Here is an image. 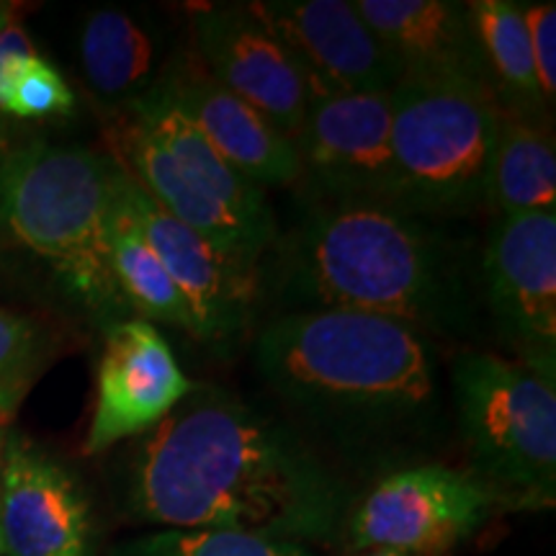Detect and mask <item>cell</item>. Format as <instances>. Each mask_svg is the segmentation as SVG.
<instances>
[{"mask_svg": "<svg viewBox=\"0 0 556 556\" xmlns=\"http://www.w3.org/2000/svg\"><path fill=\"white\" fill-rule=\"evenodd\" d=\"M124 507L176 531H240L325 544L351 516V490L307 438L217 387H193L135 438Z\"/></svg>", "mask_w": 556, "mask_h": 556, "instance_id": "6da1fadb", "label": "cell"}, {"mask_svg": "<svg viewBox=\"0 0 556 556\" xmlns=\"http://www.w3.org/2000/svg\"><path fill=\"white\" fill-rule=\"evenodd\" d=\"M255 371L304 438L356 462L413 454L441 433L435 345L361 312H283L255 340Z\"/></svg>", "mask_w": 556, "mask_h": 556, "instance_id": "7a4b0ae2", "label": "cell"}, {"mask_svg": "<svg viewBox=\"0 0 556 556\" xmlns=\"http://www.w3.org/2000/svg\"><path fill=\"white\" fill-rule=\"evenodd\" d=\"M274 294L287 312H361L422 336L467 330V263L446 235L397 208L312 206L281 240Z\"/></svg>", "mask_w": 556, "mask_h": 556, "instance_id": "3957f363", "label": "cell"}, {"mask_svg": "<svg viewBox=\"0 0 556 556\" xmlns=\"http://www.w3.org/2000/svg\"><path fill=\"white\" fill-rule=\"evenodd\" d=\"M114 178V160L75 144L31 139L0 157V235L45 258L101 315L124 304L109 261Z\"/></svg>", "mask_w": 556, "mask_h": 556, "instance_id": "277c9868", "label": "cell"}, {"mask_svg": "<svg viewBox=\"0 0 556 556\" xmlns=\"http://www.w3.org/2000/svg\"><path fill=\"white\" fill-rule=\"evenodd\" d=\"M451 402L471 475L497 507L556 503V392L518 361L464 351L451 361Z\"/></svg>", "mask_w": 556, "mask_h": 556, "instance_id": "5b68a950", "label": "cell"}, {"mask_svg": "<svg viewBox=\"0 0 556 556\" xmlns=\"http://www.w3.org/2000/svg\"><path fill=\"white\" fill-rule=\"evenodd\" d=\"M497 114L475 88L409 78L392 88V208L462 219L490 204Z\"/></svg>", "mask_w": 556, "mask_h": 556, "instance_id": "8992f818", "label": "cell"}, {"mask_svg": "<svg viewBox=\"0 0 556 556\" xmlns=\"http://www.w3.org/2000/svg\"><path fill=\"white\" fill-rule=\"evenodd\" d=\"M495 500L471 471L443 464L397 469L351 507L348 539L356 548L441 556L475 536Z\"/></svg>", "mask_w": 556, "mask_h": 556, "instance_id": "52a82bcc", "label": "cell"}, {"mask_svg": "<svg viewBox=\"0 0 556 556\" xmlns=\"http://www.w3.org/2000/svg\"><path fill=\"white\" fill-rule=\"evenodd\" d=\"M294 148L312 206L392 208V90L312 99Z\"/></svg>", "mask_w": 556, "mask_h": 556, "instance_id": "ba28073f", "label": "cell"}, {"mask_svg": "<svg viewBox=\"0 0 556 556\" xmlns=\"http://www.w3.org/2000/svg\"><path fill=\"white\" fill-rule=\"evenodd\" d=\"M486 309L518 364L556 379V212L503 217L482 255Z\"/></svg>", "mask_w": 556, "mask_h": 556, "instance_id": "9c48e42d", "label": "cell"}, {"mask_svg": "<svg viewBox=\"0 0 556 556\" xmlns=\"http://www.w3.org/2000/svg\"><path fill=\"white\" fill-rule=\"evenodd\" d=\"M245 9L281 41L307 78L309 101L389 93L405 73L348 0H261Z\"/></svg>", "mask_w": 556, "mask_h": 556, "instance_id": "30bf717a", "label": "cell"}, {"mask_svg": "<svg viewBox=\"0 0 556 556\" xmlns=\"http://www.w3.org/2000/svg\"><path fill=\"white\" fill-rule=\"evenodd\" d=\"M116 189L142 238L189 304L197 338L217 343L242 332L258 296V266L222 253L191 227L173 219L122 168Z\"/></svg>", "mask_w": 556, "mask_h": 556, "instance_id": "8fae6325", "label": "cell"}, {"mask_svg": "<svg viewBox=\"0 0 556 556\" xmlns=\"http://www.w3.org/2000/svg\"><path fill=\"white\" fill-rule=\"evenodd\" d=\"M191 31L201 67L296 139L307 116L309 88L294 54L245 5H197Z\"/></svg>", "mask_w": 556, "mask_h": 556, "instance_id": "7c38bea8", "label": "cell"}, {"mask_svg": "<svg viewBox=\"0 0 556 556\" xmlns=\"http://www.w3.org/2000/svg\"><path fill=\"white\" fill-rule=\"evenodd\" d=\"M193 381L150 319H124L109 328L99 366V392L83 451L88 456L144 435L165 420Z\"/></svg>", "mask_w": 556, "mask_h": 556, "instance_id": "4fadbf2b", "label": "cell"}, {"mask_svg": "<svg viewBox=\"0 0 556 556\" xmlns=\"http://www.w3.org/2000/svg\"><path fill=\"white\" fill-rule=\"evenodd\" d=\"M0 533L5 556H93V518L78 479L34 446L5 433L0 462Z\"/></svg>", "mask_w": 556, "mask_h": 556, "instance_id": "5bb4252c", "label": "cell"}, {"mask_svg": "<svg viewBox=\"0 0 556 556\" xmlns=\"http://www.w3.org/2000/svg\"><path fill=\"white\" fill-rule=\"evenodd\" d=\"M109 157L124 176L142 189L155 204L180 225L191 227L222 253L258 266V258L278 240V227H266L235 212L214 197L189 173L180 170L173 157L142 129L127 111L114 114L106 129Z\"/></svg>", "mask_w": 556, "mask_h": 556, "instance_id": "9a60e30c", "label": "cell"}, {"mask_svg": "<svg viewBox=\"0 0 556 556\" xmlns=\"http://www.w3.org/2000/svg\"><path fill=\"white\" fill-rule=\"evenodd\" d=\"M170 101L197 124L214 150L258 189H283L299 180L294 139L261 111L222 88L199 60L178 62L160 80Z\"/></svg>", "mask_w": 556, "mask_h": 556, "instance_id": "2e32d148", "label": "cell"}, {"mask_svg": "<svg viewBox=\"0 0 556 556\" xmlns=\"http://www.w3.org/2000/svg\"><path fill=\"white\" fill-rule=\"evenodd\" d=\"M409 80L451 83L490 96L469 5L458 0H353ZM402 78V80H405Z\"/></svg>", "mask_w": 556, "mask_h": 556, "instance_id": "e0dca14e", "label": "cell"}, {"mask_svg": "<svg viewBox=\"0 0 556 556\" xmlns=\"http://www.w3.org/2000/svg\"><path fill=\"white\" fill-rule=\"evenodd\" d=\"M80 65L88 88L114 114L142 101L165 75L155 29L122 9L88 13L80 29Z\"/></svg>", "mask_w": 556, "mask_h": 556, "instance_id": "ac0fdd59", "label": "cell"}, {"mask_svg": "<svg viewBox=\"0 0 556 556\" xmlns=\"http://www.w3.org/2000/svg\"><path fill=\"white\" fill-rule=\"evenodd\" d=\"M127 114L142 124V129L155 139V142L173 157V163L180 170H186L193 180H199L204 189L214 197L225 201L235 212L245 214L248 219L258 225L276 227L274 208H270L266 191L250 184L245 176H240L225 157L214 150V144L201 135L197 124L189 116H184L163 86H157L127 109Z\"/></svg>", "mask_w": 556, "mask_h": 556, "instance_id": "d6986e66", "label": "cell"}, {"mask_svg": "<svg viewBox=\"0 0 556 556\" xmlns=\"http://www.w3.org/2000/svg\"><path fill=\"white\" fill-rule=\"evenodd\" d=\"M467 5L484 54L492 101L500 114L548 127L552 109L539 90L523 9L513 0H475Z\"/></svg>", "mask_w": 556, "mask_h": 556, "instance_id": "ffe728a7", "label": "cell"}, {"mask_svg": "<svg viewBox=\"0 0 556 556\" xmlns=\"http://www.w3.org/2000/svg\"><path fill=\"white\" fill-rule=\"evenodd\" d=\"M490 204L503 217L556 212L554 135L541 124L497 114Z\"/></svg>", "mask_w": 556, "mask_h": 556, "instance_id": "44dd1931", "label": "cell"}, {"mask_svg": "<svg viewBox=\"0 0 556 556\" xmlns=\"http://www.w3.org/2000/svg\"><path fill=\"white\" fill-rule=\"evenodd\" d=\"M116 176H119V168H116ZM109 261L116 287L131 307H137L144 317L197 336L189 304L124 206L116 178L109 214Z\"/></svg>", "mask_w": 556, "mask_h": 556, "instance_id": "7402d4cb", "label": "cell"}, {"mask_svg": "<svg viewBox=\"0 0 556 556\" xmlns=\"http://www.w3.org/2000/svg\"><path fill=\"white\" fill-rule=\"evenodd\" d=\"M111 556H319L315 548L240 531H176L160 528L124 541Z\"/></svg>", "mask_w": 556, "mask_h": 556, "instance_id": "603a6c76", "label": "cell"}, {"mask_svg": "<svg viewBox=\"0 0 556 556\" xmlns=\"http://www.w3.org/2000/svg\"><path fill=\"white\" fill-rule=\"evenodd\" d=\"M47 364V332L31 317L0 309V426L16 415Z\"/></svg>", "mask_w": 556, "mask_h": 556, "instance_id": "cb8c5ba5", "label": "cell"}, {"mask_svg": "<svg viewBox=\"0 0 556 556\" xmlns=\"http://www.w3.org/2000/svg\"><path fill=\"white\" fill-rule=\"evenodd\" d=\"M75 109V93L62 73L41 54H29L13 67L0 93V114L5 119H54L70 116Z\"/></svg>", "mask_w": 556, "mask_h": 556, "instance_id": "d4e9b609", "label": "cell"}, {"mask_svg": "<svg viewBox=\"0 0 556 556\" xmlns=\"http://www.w3.org/2000/svg\"><path fill=\"white\" fill-rule=\"evenodd\" d=\"M523 9V21L531 45L533 67H536L539 90L546 106H554L556 99V5L554 3H528Z\"/></svg>", "mask_w": 556, "mask_h": 556, "instance_id": "484cf974", "label": "cell"}, {"mask_svg": "<svg viewBox=\"0 0 556 556\" xmlns=\"http://www.w3.org/2000/svg\"><path fill=\"white\" fill-rule=\"evenodd\" d=\"M39 50L34 47V41L21 24H13L9 29L0 31V93H3L5 80L13 73V67L18 65L21 60L29 58V54H37Z\"/></svg>", "mask_w": 556, "mask_h": 556, "instance_id": "4316f807", "label": "cell"}, {"mask_svg": "<svg viewBox=\"0 0 556 556\" xmlns=\"http://www.w3.org/2000/svg\"><path fill=\"white\" fill-rule=\"evenodd\" d=\"M18 3H9V0H0V31L9 29V26L18 24Z\"/></svg>", "mask_w": 556, "mask_h": 556, "instance_id": "83f0119b", "label": "cell"}, {"mask_svg": "<svg viewBox=\"0 0 556 556\" xmlns=\"http://www.w3.org/2000/svg\"><path fill=\"white\" fill-rule=\"evenodd\" d=\"M11 148V137H9V122H5V116L0 114V157L5 155V150Z\"/></svg>", "mask_w": 556, "mask_h": 556, "instance_id": "f1b7e54d", "label": "cell"}, {"mask_svg": "<svg viewBox=\"0 0 556 556\" xmlns=\"http://www.w3.org/2000/svg\"><path fill=\"white\" fill-rule=\"evenodd\" d=\"M361 556H405V554H397V552H384V548H374V552H366Z\"/></svg>", "mask_w": 556, "mask_h": 556, "instance_id": "f546056e", "label": "cell"}, {"mask_svg": "<svg viewBox=\"0 0 556 556\" xmlns=\"http://www.w3.org/2000/svg\"><path fill=\"white\" fill-rule=\"evenodd\" d=\"M3 446H5V430L0 426V462H3Z\"/></svg>", "mask_w": 556, "mask_h": 556, "instance_id": "4dcf8cb0", "label": "cell"}, {"mask_svg": "<svg viewBox=\"0 0 556 556\" xmlns=\"http://www.w3.org/2000/svg\"><path fill=\"white\" fill-rule=\"evenodd\" d=\"M0 554H3V533H0Z\"/></svg>", "mask_w": 556, "mask_h": 556, "instance_id": "1f68e13d", "label": "cell"}, {"mask_svg": "<svg viewBox=\"0 0 556 556\" xmlns=\"http://www.w3.org/2000/svg\"><path fill=\"white\" fill-rule=\"evenodd\" d=\"M0 245H3V235H0Z\"/></svg>", "mask_w": 556, "mask_h": 556, "instance_id": "d6a6232c", "label": "cell"}]
</instances>
